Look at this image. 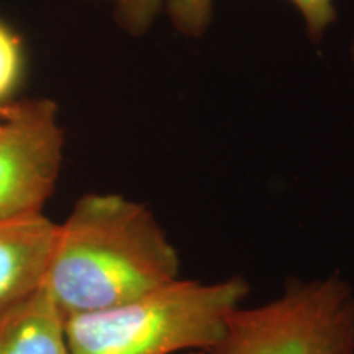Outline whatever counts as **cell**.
Here are the masks:
<instances>
[{"label":"cell","mask_w":354,"mask_h":354,"mask_svg":"<svg viewBox=\"0 0 354 354\" xmlns=\"http://www.w3.org/2000/svg\"><path fill=\"white\" fill-rule=\"evenodd\" d=\"M248 294L243 276L216 282L179 277L125 304L66 318V349L68 354H207Z\"/></svg>","instance_id":"cell-2"},{"label":"cell","mask_w":354,"mask_h":354,"mask_svg":"<svg viewBox=\"0 0 354 354\" xmlns=\"http://www.w3.org/2000/svg\"><path fill=\"white\" fill-rule=\"evenodd\" d=\"M113 8L117 24L133 37H141L154 25L165 8V0H102Z\"/></svg>","instance_id":"cell-9"},{"label":"cell","mask_w":354,"mask_h":354,"mask_svg":"<svg viewBox=\"0 0 354 354\" xmlns=\"http://www.w3.org/2000/svg\"><path fill=\"white\" fill-rule=\"evenodd\" d=\"M302 17L310 39L320 41L326 30L338 19L335 0H289ZM171 24L179 33L198 38L212 21L214 0H165Z\"/></svg>","instance_id":"cell-7"},{"label":"cell","mask_w":354,"mask_h":354,"mask_svg":"<svg viewBox=\"0 0 354 354\" xmlns=\"http://www.w3.org/2000/svg\"><path fill=\"white\" fill-rule=\"evenodd\" d=\"M184 354H205V353H201V351H189V353H184Z\"/></svg>","instance_id":"cell-11"},{"label":"cell","mask_w":354,"mask_h":354,"mask_svg":"<svg viewBox=\"0 0 354 354\" xmlns=\"http://www.w3.org/2000/svg\"><path fill=\"white\" fill-rule=\"evenodd\" d=\"M0 354H68L64 318L44 284L0 323Z\"/></svg>","instance_id":"cell-6"},{"label":"cell","mask_w":354,"mask_h":354,"mask_svg":"<svg viewBox=\"0 0 354 354\" xmlns=\"http://www.w3.org/2000/svg\"><path fill=\"white\" fill-rule=\"evenodd\" d=\"M153 212L120 194H87L57 227L44 287L63 318L115 307L179 279Z\"/></svg>","instance_id":"cell-1"},{"label":"cell","mask_w":354,"mask_h":354,"mask_svg":"<svg viewBox=\"0 0 354 354\" xmlns=\"http://www.w3.org/2000/svg\"><path fill=\"white\" fill-rule=\"evenodd\" d=\"M351 56H353V63H354V39H353V46H351Z\"/></svg>","instance_id":"cell-10"},{"label":"cell","mask_w":354,"mask_h":354,"mask_svg":"<svg viewBox=\"0 0 354 354\" xmlns=\"http://www.w3.org/2000/svg\"><path fill=\"white\" fill-rule=\"evenodd\" d=\"M25 55L19 37L0 21V104H8L24 79Z\"/></svg>","instance_id":"cell-8"},{"label":"cell","mask_w":354,"mask_h":354,"mask_svg":"<svg viewBox=\"0 0 354 354\" xmlns=\"http://www.w3.org/2000/svg\"><path fill=\"white\" fill-rule=\"evenodd\" d=\"M63 151L55 102L28 99L0 107V221L43 214Z\"/></svg>","instance_id":"cell-4"},{"label":"cell","mask_w":354,"mask_h":354,"mask_svg":"<svg viewBox=\"0 0 354 354\" xmlns=\"http://www.w3.org/2000/svg\"><path fill=\"white\" fill-rule=\"evenodd\" d=\"M207 354H354V290L338 274L289 279L279 297L230 313Z\"/></svg>","instance_id":"cell-3"},{"label":"cell","mask_w":354,"mask_h":354,"mask_svg":"<svg viewBox=\"0 0 354 354\" xmlns=\"http://www.w3.org/2000/svg\"><path fill=\"white\" fill-rule=\"evenodd\" d=\"M57 227L43 214L0 221V323L43 286Z\"/></svg>","instance_id":"cell-5"}]
</instances>
